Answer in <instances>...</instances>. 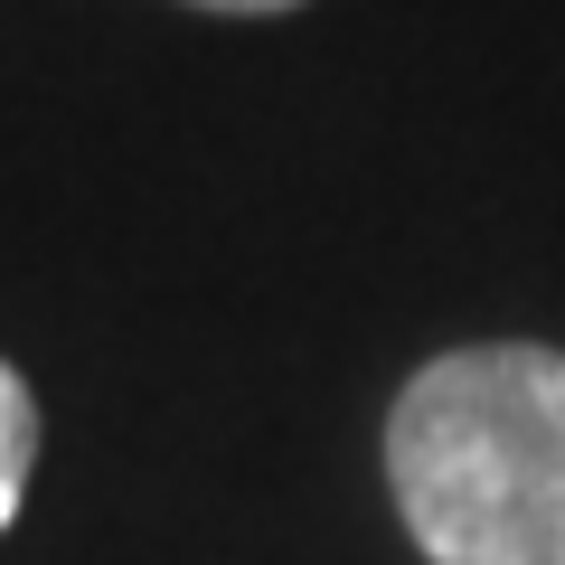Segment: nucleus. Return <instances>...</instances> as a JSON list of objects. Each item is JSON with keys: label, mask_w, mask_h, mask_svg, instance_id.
Wrapping results in <instances>:
<instances>
[{"label": "nucleus", "mask_w": 565, "mask_h": 565, "mask_svg": "<svg viewBox=\"0 0 565 565\" xmlns=\"http://www.w3.org/2000/svg\"><path fill=\"white\" fill-rule=\"evenodd\" d=\"M386 490L424 565H565V349L424 359L386 405Z\"/></svg>", "instance_id": "1"}, {"label": "nucleus", "mask_w": 565, "mask_h": 565, "mask_svg": "<svg viewBox=\"0 0 565 565\" xmlns=\"http://www.w3.org/2000/svg\"><path fill=\"white\" fill-rule=\"evenodd\" d=\"M39 444H47L39 396H29L20 367L0 359V537H10V519L29 509V481H39Z\"/></svg>", "instance_id": "2"}, {"label": "nucleus", "mask_w": 565, "mask_h": 565, "mask_svg": "<svg viewBox=\"0 0 565 565\" xmlns=\"http://www.w3.org/2000/svg\"><path fill=\"white\" fill-rule=\"evenodd\" d=\"M189 10H217V20H274V10H302V0H189Z\"/></svg>", "instance_id": "3"}]
</instances>
